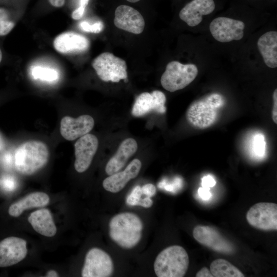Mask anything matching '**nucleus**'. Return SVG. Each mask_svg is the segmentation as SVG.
<instances>
[{
	"mask_svg": "<svg viewBox=\"0 0 277 277\" xmlns=\"http://www.w3.org/2000/svg\"><path fill=\"white\" fill-rule=\"evenodd\" d=\"M225 104V99L221 94H208L189 105L186 113V120L195 128H209L216 122Z\"/></svg>",
	"mask_w": 277,
	"mask_h": 277,
	"instance_id": "obj_1",
	"label": "nucleus"
},
{
	"mask_svg": "<svg viewBox=\"0 0 277 277\" xmlns=\"http://www.w3.org/2000/svg\"><path fill=\"white\" fill-rule=\"evenodd\" d=\"M143 223L136 214L132 212L118 213L109 223V234L111 239L124 249L135 247L142 236Z\"/></svg>",
	"mask_w": 277,
	"mask_h": 277,
	"instance_id": "obj_2",
	"label": "nucleus"
},
{
	"mask_svg": "<svg viewBox=\"0 0 277 277\" xmlns=\"http://www.w3.org/2000/svg\"><path fill=\"white\" fill-rule=\"evenodd\" d=\"M49 155V148L44 142L37 140L25 142L15 150V168L22 174H33L47 164Z\"/></svg>",
	"mask_w": 277,
	"mask_h": 277,
	"instance_id": "obj_3",
	"label": "nucleus"
},
{
	"mask_svg": "<svg viewBox=\"0 0 277 277\" xmlns=\"http://www.w3.org/2000/svg\"><path fill=\"white\" fill-rule=\"evenodd\" d=\"M189 257L181 246L173 245L163 250L156 256L154 270L158 277H182L188 268Z\"/></svg>",
	"mask_w": 277,
	"mask_h": 277,
	"instance_id": "obj_4",
	"label": "nucleus"
},
{
	"mask_svg": "<svg viewBox=\"0 0 277 277\" xmlns=\"http://www.w3.org/2000/svg\"><path fill=\"white\" fill-rule=\"evenodd\" d=\"M197 74L198 69L194 64H183L173 61L167 65L161 76V83L165 89L173 92L187 86Z\"/></svg>",
	"mask_w": 277,
	"mask_h": 277,
	"instance_id": "obj_5",
	"label": "nucleus"
},
{
	"mask_svg": "<svg viewBox=\"0 0 277 277\" xmlns=\"http://www.w3.org/2000/svg\"><path fill=\"white\" fill-rule=\"evenodd\" d=\"M91 65L103 81L117 83L127 78L126 62L111 53H101L93 60Z\"/></svg>",
	"mask_w": 277,
	"mask_h": 277,
	"instance_id": "obj_6",
	"label": "nucleus"
},
{
	"mask_svg": "<svg viewBox=\"0 0 277 277\" xmlns=\"http://www.w3.org/2000/svg\"><path fill=\"white\" fill-rule=\"evenodd\" d=\"M114 266L110 255L98 248H92L86 253L82 269L83 277H108L113 272Z\"/></svg>",
	"mask_w": 277,
	"mask_h": 277,
	"instance_id": "obj_7",
	"label": "nucleus"
},
{
	"mask_svg": "<svg viewBox=\"0 0 277 277\" xmlns=\"http://www.w3.org/2000/svg\"><path fill=\"white\" fill-rule=\"evenodd\" d=\"M246 220L252 227L263 230L277 229V205L261 202L253 205L247 211Z\"/></svg>",
	"mask_w": 277,
	"mask_h": 277,
	"instance_id": "obj_8",
	"label": "nucleus"
},
{
	"mask_svg": "<svg viewBox=\"0 0 277 277\" xmlns=\"http://www.w3.org/2000/svg\"><path fill=\"white\" fill-rule=\"evenodd\" d=\"M245 27L244 23L241 21L221 16L211 22L209 30L214 39L226 43L242 39Z\"/></svg>",
	"mask_w": 277,
	"mask_h": 277,
	"instance_id": "obj_9",
	"label": "nucleus"
},
{
	"mask_svg": "<svg viewBox=\"0 0 277 277\" xmlns=\"http://www.w3.org/2000/svg\"><path fill=\"white\" fill-rule=\"evenodd\" d=\"M192 233L199 243L214 251L225 254L234 252L233 245L212 227L196 226L194 228Z\"/></svg>",
	"mask_w": 277,
	"mask_h": 277,
	"instance_id": "obj_10",
	"label": "nucleus"
},
{
	"mask_svg": "<svg viewBox=\"0 0 277 277\" xmlns=\"http://www.w3.org/2000/svg\"><path fill=\"white\" fill-rule=\"evenodd\" d=\"M98 146L97 137L87 133L80 137L74 144V168L79 173L86 171L90 166Z\"/></svg>",
	"mask_w": 277,
	"mask_h": 277,
	"instance_id": "obj_11",
	"label": "nucleus"
},
{
	"mask_svg": "<svg viewBox=\"0 0 277 277\" xmlns=\"http://www.w3.org/2000/svg\"><path fill=\"white\" fill-rule=\"evenodd\" d=\"M27 254V242L20 238L10 236L0 242V267L14 265Z\"/></svg>",
	"mask_w": 277,
	"mask_h": 277,
	"instance_id": "obj_12",
	"label": "nucleus"
},
{
	"mask_svg": "<svg viewBox=\"0 0 277 277\" xmlns=\"http://www.w3.org/2000/svg\"><path fill=\"white\" fill-rule=\"evenodd\" d=\"M113 22L118 29L135 34L143 32L145 25L142 14L133 7L125 5L116 8Z\"/></svg>",
	"mask_w": 277,
	"mask_h": 277,
	"instance_id": "obj_13",
	"label": "nucleus"
},
{
	"mask_svg": "<svg viewBox=\"0 0 277 277\" xmlns=\"http://www.w3.org/2000/svg\"><path fill=\"white\" fill-rule=\"evenodd\" d=\"M94 125L93 118L88 114L77 118L65 116L60 122V133L65 140L73 141L88 133Z\"/></svg>",
	"mask_w": 277,
	"mask_h": 277,
	"instance_id": "obj_14",
	"label": "nucleus"
},
{
	"mask_svg": "<svg viewBox=\"0 0 277 277\" xmlns=\"http://www.w3.org/2000/svg\"><path fill=\"white\" fill-rule=\"evenodd\" d=\"M166 101L165 95L159 90L142 93L136 98L131 113L135 117L144 116L152 111L164 113Z\"/></svg>",
	"mask_w": 277,
	"mask_h": 277,
	"instance_id": "obj_15",
	"label": "nucleus"
},
{
	"mask_svg": "<svg viewBox=\"0 0 277 277\" xmlns=\"http://www.w3.org/2000/svg\"><path fill=\"white\" fill-rule=\"evenodd\" d=\"M214 0H191L180 10L179 17L189 26L198 25L203 20V16L212 13L215 9Z\"/></svg>",
	"mask_w": 277,
	"mask_h": 277,
	"instance_id": "obj_16",
	"label": "nucleus"
},
{
	"mask_svg": "<svg viewBox=\"0 0 277 277\" xmlns=\"http://www.w3.org/2000/svg\"><path fill=\"white\" fill-rule=\"evenodd\" d=\"M53 44L54 49L60 53H78L87 51L89 48L90 42L86 36L69 31L58 35Z\"/></svg>",
	"mask_w": 277,
	"mask_h": 277,
	"instance_id": "obj_17",
	"label": "nucleus"
},
{
	"mask_svg": "<svg viewBox=\"0 0 277 277\" xmlns=\"http://www.w3.org/2000/svg\"><path fill=\"white\" fill-rule=\"evenodd\" d=\"M141 167L142 163L140 160H133L123 171H120L106 177L103 182L104 188L112 193L120 192L129 181L137 176Z\"/></svg>",
	"mask_w": 277,
	"mask_h": 277,
	"instance_id": "obj_18",
	"label": "nucleus"
},
{
	"mask_svg": "<svg viewBox=\"0 0 277 277\" xmlns=\"http://www.w3.org/2000/svg\"><path fill=\"white\" fill-rule=\"evenodd\" d=\"M137 144L133 138L125 139L120 145L116 152L107 162L105 171L110 175L120 171L136 151Z\"/></svg>",
	"mask_w": 277,
	"mask_h": 277,
	"instance_id": "obj_19",
	"label": "nucleus"
},
{
	"mask_svg": "<svg viewBox=\"0 0 277 277\" xmlns=\"http://www.w3.org/2000/svg\"><path fill=\"white\" fill-rule=\"evenodd\" d=\"M49 201V196L44 192H32L10 205L8 213L13 217H18L26 210L41 207L48 205Z\"/></svg>",
	"mask_w": 277,
	"mask_h": 277,
	"instance_id": "obj_20",
	"label": "nucleus"
},
{
	"mask_svg": "<svg viewBox=\"0 0 277 277\" xmlns=\"http://www.w3.org/2000/svg\"><path fill=\"white\" fill-rule=\"evenodd\" d=\"M257 45L265 64L269 68L277 67V32L270 31L262 35Z\"/></svg>",
	"mask_w": 277,
	"mask_h": 277,
	"instance_id": "obj_21",
	"label": "nucleus"
},
{
	"mask_svg": "<svg viewBox=\"0 0 277 277\" xmlns=\"http://www.w3.org/2000/svg\"><path fill=\"white\" fill-rule=\"evenodd\" d=\"M28 221L35 231L44 236L52 237L56 233L52 216L47 209H41L32 212Z\"/></svg>",
	"mask_w": 277,
	"mask_h": 277,
	"instance_id": "obj_22",
	"label": "nucleus"
},
{
	"mask_svg": "<svg viewBox=\"0 0 277 277\" xmlns=\"http://www.w3.org/2000/svg\"><path fill=\"white\" fill-rule=\"evenodd\" d=\"M210 270L215 277H244V274L228 261L218 259L210 265Z\"/></svg>",
	"mask_w": 277,
	"mask_h": 277,
	"instance_id": "obj_23",
	"label": "nucleus"
},
{
	"mask_svg": "<svg viewBox=\"0 0 277 277\" xmlns=\"http://www.w3.org/2000/svg\"><path fill=\"white\" fill-rule=\"evenodd\" d=\"M143 193L141 187L136 186L128 195L126 203L130 206H140L144 208H150L153 205L151 197L145 196L142 197Z\"/></svg>",
	"mask_w": 277,
	"mask_h": 277,
	"instance_id": "obj_24",
	"label": "nucleus"
},
{
	"mask_svg": "<svg viewBox=\"0 0 277 277\" xmlns=\"http://www.w3.org/2000/svg\"><path fill=\"white\" fill-rule=\"evenodd\" d=\"M31 74L35 79H39L47 82H54L58 78V73L54 69L35 67L32 69Z\"/></svg>",
	"mask_w": 277,
	"mask_h": 277,
	"instance_id": "obj_25",
	"label": "nucleus"
},
{
	"mask_svg": "<svg viewBox=\"0 0 277 277\" xmlns=\"http://www.w3.org/2000/svg\"><path fill=\"white\" fill-rule=\"evenodd\" d=\"M264 137L262 134H256L254 137L253 149L255 155L258 157H263L265 153Z\"/></svg>",
	"mask_w": 277,
	"mask_h": 277,
	"instance_id": "obj_26",
	"label": "nucleus"
},
{
	"mask_svg": "<svg viewBox=\"0 0 277 277\" xmlns=\"http://www.w3.org/2000/svg\"><path fill=\"white\" fill-rule=\"evenodd\" d=\"M79 27L84 31L98 33L104 29V25L102 21H97L93 24H90L86 21H83L80 22Z\"/></svg>",
	"mask_w": 277,
	"mask_h": 277,
	"instance_id": "obj_27",
	"label": "nucleus"
},
{
	"mask_svg": "<svg viewBox=\"0 0 277 277\" xmlns=\"http://www.w3.org/2000/svg\"><path fill=\"white\" fill-rule=\"evenodd\" d=\"M0 185L5 190L8 191L14 190L17 187L15 179L11 175H5L0 180Z\"/></svg>",
	"mask_w": 277,
	"mask_h": 277,
	"instance_id": "obj_28",
	"label": "nucleus"
},
{
	"mask_svg": "<svg viewBox=\"0 0 277 277\" xmlns=\"http://www.w3.org/2000/svg\"><path fill=\"white\" fill-rule=\"evenodd\" d=\"M89 1V0H80V6L72 13L71 17L73 19L78 20L83 17Z\"/></svg>",
	"mask_w": 277,
	"mask_h": 277,
	"instance_id": "obj_29",
	"label": "nucleus"
},
{
	"mask_svg": "<svg viewBox=\"0 0 277 277\" xmlns=\"http://www.w3.org/2000/svg\"><path fill=\"white\" fill-rule=\"evenodd\" d=\"M14 26L15 24L11 21H0V36L8 34Z\"/></svg>",
	"mask_w": 277,
	"mask_h": 277,
	"instance_id": "obj_30",
	"label": "nucleus"
},
{
	"mask_svg": "<svg viewBox=\"0 0 277 277\" xmlns=\"http://www.w3.org/2000/svg\"><path fill=\"white\" fill-rule=\"evenodd\" d=\"M141 189L143 194L149 197H152L156 193V188L152 184H145Z\"/></svg>",
	"mask_w": 277,
	"mask_h": 277,
	"instance_id": "obj_31",
	"label": "nucleus"
},
{
	"mask_svg": "<svg viewBox=\"0 0 277 277\" xmlns=\"http://www.w3.org/2000/svg\"><path fill=\"white\" fill-rule=\"evenodd\" d=\"M216 181L213 177L210 175L204 176L202 179V187L210 188L215 186Z\"/></svg>",
	"mask_w": 277,
	"mask_h": 277,
	"instance_id": "obj_32",
	"label": "nucleus"
},
{
	"mask_svg": "<svg viewBox=\"0 0 277 277\" xmlns=\"http://www.w3.org/2000/svg\"><path fill=\"white\" fill-rule=\"evenodd\" d=\"M197 192L199 196L203 200H208L212 196L210 188L203 187H200L198 189Z\"/></svg>",
	"mask_w": 277,
	"mask_h": 277,
	"instance_id": "obj_33",
	"label": "nucleus"
},
{
	"mask_svg": "<svg viewBox=\"0 0 277 277\" xmlns=\"http://www.w3.org/2000/svg\"><path fill=\"white\" fill-rule=\"evenodd\" d=\"M273 106L272 111V117L275 124L277 123V89H275L273 93Z\"/></svg>",
	"mask_w": 277,
	"mask_h": 277,
	"instance_id": "obj_34",
	"label": "nucleus"
},
{
	"mask_svg": "<svg viewBox=\"0 0 277 277\" xmlns=\"http://www.w3.org/2000/svg\"><path fill=\"white\" fill-rule=\"evenodd\" d=\"M196 277H213L210 270H209L207 267L202 268L200 271H199L196 274Z\"/></svg>",
	"mask_w": 277,
	"mask_h": 277,
	"instance_id": "obj_35",
	"label": "nucleus"
},
{
	"mask_svg": "<svg viewBox=\"0 0 277 277\" xmlns=\"http://www.w3.org/2000/svg\"><path fill=\"white\" fill-rule=\"evenodd\" d=\"M0 21H10L8 10L3 7H0Z\"/></svg>",
	"mask_w": 277,
	"mask_h": 277,
	"instance_id": "obj_36",
	"label": "nucleus"
},
{
	"mask_svg": "<svg viewBox=\"0 0 277 277\" xmlns=\"http://www.w3.org/2000/svg\"><path fill=\"white\" fill-rule=\"evenodd\" d=\"M48 1L51 6L56 8L62 7L65 3V0H48Z\"/></svg>",
	"mask_w": 277,
	"mask_h": 277,
	"instance_id": "obj_37",
	"label": "nucleus"
},
{
	"mask_svg": "<svg viewBox=\"0 0 277 277\" xmlns=\"http://www.w3.org/2000/svg\"><path fill=\"white\" fill-rule=\"evenodd\" d=\"M47 277H55L58 276L57 273L55 270H49L46 274Z\"/></svg>",
	"mask_w": 277,
	"mask_h": 277,
	"instance_id": "obj_38",
	"label": "nucleus"
},
{
	"mask_svg": "<svg viewBox=\"0 0 277 277\" xmlns=\"http://www.w3.org/2000/svg\"><path fill=\"white\" fill-rule=\"evenodd\" d=\"M5 144L4 140L0 134V151L2 150L4 148Z\"/></svg>",
	"mask_w": 277,
	"mask_h": 277,
	"instance_id": "obj_39",
	"label": "nucleus"
},
{
	"mask_svg": "<svg viewBox=\"0 0 277 277\" xmlns=\"http://www.w3.org/2000/svg\"><path fill=\"white\" fill-rule=\"evenodd\" d=\"M127 1L131 3H136L140 1V0H127Z\"/></svg>",
	"mask_w": 277,
	"mask_h": 277,
	"instance_id": "obj_40",
	"label": "nucleus"
},
{
	"mask_svg": "<svg viewBox=\"0 0 277 277\" xmlns=\"http://www.w3.org/2000/svg\"><path fill=\"white\" fill-rule=\"evenodd\" d=\"M2 51H1V50L0 49V63L2 61Z\"/></svg>",
	"mask_w": 277,
	"mask_h": 277,
	"instance_id": "obj_41",
	"label": "nucleus"
}]
</instances>
